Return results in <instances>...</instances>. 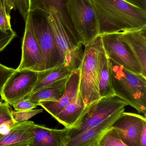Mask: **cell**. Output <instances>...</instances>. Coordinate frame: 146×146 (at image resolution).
<instances>
[{
	"instance_id": "obj_17",
	"label": "cell",
	"mask_w": 146,
	"mask_h": 146,
	"mask_svg": "<svg viewBox=\"0 0 146 146\" xmlns=\"http://www.w3.org/2000/svg\"><path fill=\"white\" fill-rule=\"evenodd\" d=\"M146 27L131 31L118 32L119 37L129 47L146 72Z\"/></svg>"
},
{
	"instance_id": "obj_14",
	"label": "cell",
	"mask_w": 146,
	"mask_h": 146,
	"mask_svg": "<svg viewBox=\"0 0 146 146\" xmlns=\"http://www.w3.org/2000/svg\"><path fill=\"white\" fill-rule=\"evenodd\" d=\"M70 129H52L35 123L34 138L30 146H67Z\"/></svg>"
},
{
	"instance_id": "obj_9",
	"label": "cell",
	"mask_w": 146,
	"mask_h": 146,
	"mask_svg": "<svg viewBox=\"0 0 146 146\" xmlns=\"http://www.w3.org/2000/svg\"><path fill=\"white\" fill-rule=\"evenodd\" d=\"M106 54L109 59L131 72L146 76L141 66L127 45L120 40L118 33L100 35Z\"/></svg>"
},
{
	"instance_id": "obj_31",
	"label": "cell",
	"mask_w": 146,
	"mask_h": 146,
	"mask_svg": "<svg viewBox=\"0 0 146 146\" xmlns=\"http://www.w3.org/2000/svg\"><path fill=\"white\" fill-rule=\"evenodd\" d=\"M141 146H146V125L144 126L141 136Z\"/></svg>"
},
{
	"instance_id": "obj_10",
	"label": "cell",
	"mask_w": 146,
	"mask_h": 146,
	"mask_svg": "<svg viewBox=\"0 0 146 146\" xmlns=\"http://www.w3.org/2000/svg\"><path fill=\"white\" fill-rule=\"evenodd\" d=\"M17 70H29L38 72L46 70L43 53L28 21L25 22L23 37L22 58Z\"/></svg>"
},
{
	"instance_id": "obj_6",
	"label": "cell",
	"mask_w": 146,
	"mask_h": 146,
	"mask_svg": "<svg viewBox=\"0 0 146 146\" xmlns=\"http://www.w3.org/2000/svg\"><path fill=\"white\" fill-rule=\"evenodd\" d=\"M127 106L126 102L115 96L101 97L88 107L76 125L70 129V140L99 124Z\"/></svg>"
},
{
	"instance_id": "obj_20",
	"label": "cell",
	"mask_w": 146,
	"mask_h": 146,
	"mask_svg": "<svg viewBox=\"0 0 146 146\" xmlns=\"http://www.w3.org/2000/svg\"><path fill=\"white\" fill-rule=\"evenodd\" d=\"M100 87L101 97L115 96L112 84L110 60L105 50L102 53L100 60Z\"/></svg>"
},
{
	"instance_id": "obj_24",
	"label": "cell",
	"mask_w": 146,
	"mask_h": 146,
	"mask_svg": "<svg viewBox=\"0 0 146 146\" xmlns=\"http://www.w3.org/2000/svg\"><path fill=\"white\" fill-rule=\"evenodd\" d=\"M9 105L2 99H0V128L6 125L13 126L17 123L13 117Z\"/></svg>"
},
{
	"instance_id": "obj_13",
	"label": "cell",
	"mask_w": 146,
	"mask_h": 146,
	"mask_svg": "<svg viewBox=\"0 0 146 146\" xmlns=\"http://www.w3.org/2000/svg\"><path fill=\"white\" fill-rule=\"evenodd\" d=\"M68 0H29V11L40 10L49 14L51 10L55 12L61 23L72 37L80 42L67 12Z\"/></svg>"
},
{
	"instance_id": "obj_8",
	"label": "cell",
	"mask_w": 146,
	"mask_h": 146,
	"mask_svg": "<svg viewBox=\"0 0 146 146\" xmlns=\"http://www.w3.org/2000/svg\"><path fill=\"white\" fill-rule=\"evenodd\" d=\"M40 72L29 70H15L6 82L0 95L12 106L32 94L39 81Z\"/></svg>"
},
{
	"instance_id": "obj_15",
	"label": "cell",
	"mask_w": 146,
	"mask_h": 146,
	"mask_svg": "<svg viewBox=\"0 0 146 146\" xmlns=\"http://www.w3.org/2000/svg\"><path fill=\"white\" fill-rule=\"evenodd\" d=\"M125 111V108L115 113L101 123L72 138L67 146H98L102 137L113 122Z\"/></svg>"
},
{
	"instance_id": "obj_21",
	"label": "cell",
	"mask_w": 146,
	"mask_h": 146,
	"mask_svg": "<svg viewBox=\"0 0 146 146\" xmlns=\"http://www.w3.org/2000/svg\"><path fill=\"white\" fill-rule=\"evenodd\" d=\"M73 72L66 66L64 64L52 69L44 70L43 76L37 82L32 93L60 79L69 77Z\"/></svg>"
},
{
	"instance_id": "obj_27",
	"label": "cell",
	"mask_w": 146,
	"mask_h": 146,
	"mask_svg": "<svg viewBox=\"0 0 146 146\" xmlns=\"http://www.w3.org/2000/svg\"><path fill=\"white\" fill-rule=\"evenodd\" d=\"M17 36V34L13 30L7 31L0 30V52H2Z\"/></svg>"
},
{
	"instance_id": "obj_7",
	"label": "cell",
	"mask_w": 146,
	"mask_h": 146,
	"mask_svg": "<svg viewBox=\"0 0 146 146\" xmlns=\"http://www.w3.org/2000/svg\"><path fill=\"white\" fill-rule=\"evenodd\" d=\"M56 38L62 63L72 71L79 69L83 56L81 42L75 40L70 34L53 10L48 16Z\"/></svg>"
},
{
	"instance_id": "obj_28",
	"label": "cell",
	"mask_w": 146,
	"mask_h": 146,
	"mask_svg": "<svg viewBox=\"0 0 146 146\" xmlns=\"http://www.w3.org/2000/svg\"><path fill=\"white\" fill-rule=\"evenodd\" d=\"M12 106L15 111H26L31 110L37 106L36 104L32 103L27 98H24L13 103Z\"/></svg>"
},
{
	"instance_id": "obj_18",
	"label": "cell",
	"mask_w": 146,
	"mask_h": 146,
	"mask_svg": "<svg viewBox=\"0 0 146 146\" xmlns=\"http://www.w3.org/2000/svg\"><path fill=\"white\" fill-rule=\"evenodd\" d=\"M87 108L79 90L76 96L60 112L55 119L65 128L72 129L76 125Z\"/></svg>"
},
{
	"instance_id": "obj_4",
	"label": "cell",
	"mask_w": 146,
	"mask_h": 146,
	"mask_svg": "<svg viewBox=\"0 0 146 146\" xmlns=\"http://www.w3.org/2000/svg\"><path fill=\"white\" fill-rule=\"evenodd\" d=\"M48 15L40 10L31 11L26 20L29 24L42 51L46 70L63 64L55 35L48 20Z\"/></svg>"
},
{
	"instance_id": "obj_22",
	"label": "cell",
	"mask_w": 146,
	"mask_h": 146,
	"mask_svg": "<svg viewBox=\"0 0 146 146\" xmlns=\"http://www.w3.org/2000/svg\"><path fill=\"white\" fill-rule=\"evenodd\" d=\"M5 4L7 14L10 15L12 10H18L26 22L29 13V0H5Z\"/></svg>"
},
{
	"instance_id": "obj_32",
	"label": "cell",
	"mask_w": 146,
	"mask_h": 146,
	"mask_svg": "<svg viewBox=\"0 0 146 146\" xmlns=\"http://www.w3.org/2000/svg\"><path fill=\"white\" fill-rule=\"evenodd\" d=\"M0 1L1 2L2 4L3 5H5V0H0Z\"/></svg>"
},
{
	"instance_id": "obj_19",
	"label": "cell",
	"mask_w": 146,
	"mask_h": 146,
	"mask_svg": "<svg viewBox=\"0 0 146 146\" xmlns=\"http://www.w3.org/2000/svg\"><path fill=\"white\" fill-rule=\"evenodd\" d=\"M69 77L60 79L32 93L26 98L37 106H39L40 102L58 100L64 94Z\"/></svg>"
},
{
	"instance_id": "obj_23",
	"label": "cell",
	"mask_w": 146,
	"mask_h": 146,
	"mask_svg": "<svg viewBox=\"0 0 146 146\" xmlns=\"http://www.w3.org/2000/svg\"><path fill=\"white\" fill-rule=\"evenodd\" d=\"M98 146H126L117 130L110 126L99 141Z\"/></svg>"
},
{
	"instance_id": "obj_5",
	"label": "cell",
	"mask_w": 146,
	"mask_h": 146,
	"mask_svg": "<svg viewBox=\"0 0 146 146\" xmlns=\"http://www.w3.org/2000/svg\"><path fill=\"white\" fill-rule=\"evenodd\" d=\"M66 7L70 19L83 46L99 35V24L91 0H68Z\"/></svg>"
},
{
	"instance_id": "obj_30",
	"label": "cell",
	"mask_w": 146,
	"mask_h": 146,
	"mask_svg": "<svg viewBox=\"0 0 146 146\" xmlns=\"http://www.w3.org/2000/svg\"><path fill=\"white\" fill-rule=\"evenodd\" d=\"M125 1L146 12V0H125Z\"/></svg>"
},
{
	"instance_id": "obj_11",
	"label": "cell",
	"mask_w": 146,
	"mask_h": 146,
	"mask_svg": "<svg viewBox=\"0 0 146 146\" xmlns=\"http://www.w3.org/2000/svg\"><path fill=\"white\" fill-rule=\"evenodd\" d=\"M146 125V116L123 112L111 125L115 128L126 146H141V136Z\"/></svg>"
},
{
	"instance_id": "obj_16",
	"label": "cell",
	"mask_w": 146,
	"mask_h": 146,
	"mask_svg": "<svg viewBox=\"0 0 146 146\" xmlns=\"http://www.w3.org/2000/svg\"><path fill=\"white\" fill-rule=\"evenodd\" d=\"M33 121L16 123L7 134H0V146H30L34 138Z\"/></svg>"
},
{
	"instance_id": "obj_12",
	"label": "cell",
	"mask_w": 146,
	"mask_h": 146,
	"mask_svg": "<svg viewBox=\"0 0 146 146\" xmlns=\"http://www.w3.org/2000/svg\"><path fill=\"white\" fill-rule=\"evenodd\" d=\"M80 67L70 75L63 95L57 101H44L39 102V106L56 119L59 113L76 96L79 91Z\"/></svg>"
},
{
	"instance_id": "obj_1",
	"label": "cell",
	"mask_w": 146,
	"mask_h": 146,
	"mask_svg": "<svg viewBox=\"0 0 146 146\" xmlns=\"http://www.w3.org/2000/svg\"><path fill=\"white\" fill-rule=\"evenodd\" d=\"M99 24V35L146 27V12L125 0H91Z\"/></svg>"
},
{
	"instance_id": "obj_2",
	"label": "cell",
	"mask_w": 146,
	"mask_h": 146,
	"mask_svg": "<svg viewBox=\"0 0 146 146\" xmlns=\"http://www.w3.org/2000/svg\"><path fill=\"white\" fill-rule=\"evenodd\" d=\"M80 66L79 90L86 107L101 98L100 92V65L104 51L100 35L84 46Z\"/></svg>"
},
{
	"instance_id": "obj_3",
	"label": "cell",
	"mask_w": 146,
	"mask_h": 146,
	"mask_svg": "<svg viewBox=\"0 0 146 146\" xmlns=\"http://www.w3.org/2000/svg\"><path fill=\"white\" fill-rule=\"evenodd\" d=\"M109 60L115 96L146 116V76L131 72L111 60Z\"/></svg>"
},
{
	"instance_id": "obj_26",
	"label": "cell",
	"mask_w": 146,
	"mask_h": 146,
	"mask_svg": "<svg viewBox=\"0 0 146 146\" xmlns=\"http://www.w3.org/2000/svg\"><path fill=\"white\" fill-rule=\"evenodd\" d=\"M11 19V16L7 14L5 5L0 1V30L5 31L12 30Z\"/></svg>"
},
{
	"instance_id": "obj_29",
	"label": "cell",
	"mask_w": 146,
	"mask_h": 146,
	"mask_svg": "<svg viewBox=\"0 0 146 146\" xmlns=\"http://www.w3.org/2000/svg\"><path fill=\"white\" fill-rule=\"evenodd\" d=\"M16 69L7 67L0 63V94L6 81Z\"/></svg>"
},
{
	"instance_id": "obj_25",
	"label": "cell",
	"mask_w": 146,
	"mask_h": 146,
	"mask_svg": "<svg viewBox=\"0 0 146 146\" xmlns=\"http://www.w3.org/2000/svg\"><path fill=\"white\" fill-rule=\"evenodd\" d=\"M42 109H33L26 111H12V114L14 120L17 123L27 121L32 117L42 112Z\"/></svg>"
}]
</instances>
